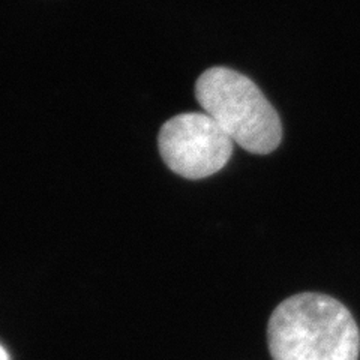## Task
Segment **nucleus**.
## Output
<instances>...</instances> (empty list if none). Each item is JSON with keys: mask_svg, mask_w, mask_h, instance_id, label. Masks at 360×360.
Segmentation results:
<instances>
[{"mask_svg": "<svg viewBox=\"0 0 360 360\" xmlns=\"http://www.w3.org/2000/svg\"><path fill=\"white\" fill-rule=\"evenodd\" d=\"M195 96L206 115L246 152L267 155L278 149L283 125L251 78L230 68H210L197 80Z\"/></svg>", "mask_w": 360, "mask_h": 360, "instance_id": "nucleus-2", "label": "nucleus"}, {"mask_svg": "<svg viewBox=\"0 0 360 360\" xmlns=\"http://www.w3.org/2000/svg\"><path fill=\"white\" fill-rule=\"evenodd\" d=\"M267 344L274 360H359L360 332L340 300L300 292L270 315Z\"/></svg>", "mask_w": 360, "mask_h": 360, "instance_id": "nucleus-1", "label": "nucleus"}, {"mask_svg": "<svg viewBox=\"0 0 360 360\" xmlns=\"http://www.w3.org/2000/svg\"><path fill=\"white\" fill-rule=\"evenodd\" d=\"M0 360H9V356L2 345H0Z\"/></svg>", "mask_w": 360, "mask_h": 360, "instance_id": "nucleus-4", "label": "nucleus"}, {"mask_svg": "<svg viewBox=\"0 0 360 360\" xmlns=\"http://www.w3.org/2000/svg\"><path fill=\"white\" fill-rule=\"evenodd\" d=\"M158 144L172 172L198 180L229 164L234 143L206 112H184L164 123Z\"/></svg>", "mask_w": 360, "mask_h": 360, "instance_id": "nucleus-3", "label": "nucleus"}]
</instances>
